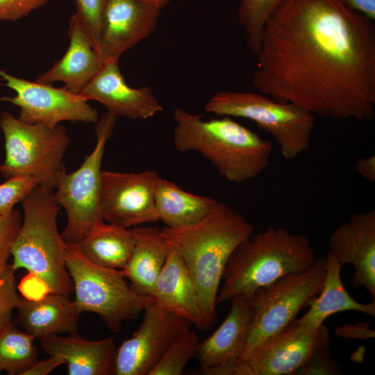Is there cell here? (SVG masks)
<instances>
[{
	"label": "cell",
	"mask_w": 375,
	"mask_h": 375,
	"mask_svg": "<svg viewBox=\"0 0 375 375\" xmlns=\"http://www.w3.org/2000/svg\"><path fill=\"white\" fill-rule=\"evenodd\" d=\"M116 119V116L108 112L99 119L94 150L78 169L62 177L54 192L57 202L67 214V224L61 235L67 243L80 242L103 219L100 205L101 163Z\"/></svg>",
	"instance_id": "30bf717a"
},
{
	"label": "cell",
	"mask_w": 375,
	"mask_h": 375,
	"mask_svg": "<svg viewBox=\"0 0 375 375\" xmlns=\"http://www.w3.org/2000/svg\"><path fill=\"white\" fill-rule=\"evenodd\" d=\"M160 14V10L139 0H106L98 49L101 63L119 60L124 52L148 38Z\"/></svg>",
	"instance_id": "5bb4252c"
},
{
	"label": "cell",
	"mask_w": 375,
	"mask_h": 375,
	"mask_svg": "<svg viewBox=\"0 0 375 375\" xmlns=\"http://www.w3.org/2000/svg\"><path fill=\"white\" fill-rule=\"evenodd\" d=\"M17 322L34 339L77 332L81 313L69 295L47 292L37 298L22 297Z\"/></svg>",
	"instance_id": "44dd1931"
},
{
	"label": "cell",
	"mask_w": 375,
	"mask_h": 375,
	"mask_svg": "<svg viewBox=\"0 0 375 375\" xmlns=\"http://www.w3.org/2000/svg\"><path fill=\"white\" fill-rule=\"evenodd\" d=\"M74 1L76 13L92 44L98 52L101 15L106 0H74Z\"/></svg>",
	"instance_id": "1f68e13d"
},
{
	"label": "cell",
	"mask_w": 375,
	"mask_h": 375,
	"mask_svg": "<svg viewBox=\"0 0 375 375\" xmlns=\"http://www.w3.org/2000/svg\"><path fill=\"white\" fill-rule=\"evenodd\" d=\"M199 337L189 329L177 337L169 346L149 375H180L189 360L194 356Z\"/></svg>",
	"instance_id": "f1b7e54d"
},
{
	"label": "cell",
	"mask_w": 375,
	"mask_h": 375,
	"mask_svg": "<svg viewBox=\"0 0 375 375\" xmlns=\"http://www.w3.org/2000/svg\"><path fill=\"white\" fill-rule=\"evenodd\" d=\"M330 344L329 330L324 326L317 345L294 375H340V366L331 356Z\"/></svg>",
	"instance_id": "f546056e"
},
{
	"label": "cell",
	"mask_w": 375,
	"mask_h": 375,
	"mask_svg": "<svg viewBox=\"0 0 375 375\" xmlns=\"http://www.w3.org/2000/svg\"><path fill=\"white\" fill-rule=\"evenodd\" d=\"M76 244L83 255L92 262L121 271L131 258L134 239L130 228L101 219Z\"/></svg>",
	"instance_id": "d4e9b609"
},
{
	"label": "cell",
	"mask_w": 375,
	"mask_h": 375,
	"mask_svg": "<svg viewBox=\"0 0 375 375\" xmlns=\"http://www.w3.org/2000/svg\"><path fill=\"white\" fill-rule=\"evenodd\" d=\"M204 109L219 116L253 122L271 135L286 160L296 158L310 146L315 115L295 104L279 102L258 92L222 91L212 96Z\"/></svg>",
	"instance_id": "52a82bcc"
},
{
	"label": "cell",
	"mask_w": 375,
	"mask_h": 375,
	"mask_svg": "<svg viewBox=\"0 0 375 375\" xmlns=\"http://www.w3.org/2000/svg\"><path fill=\"white\" fill-rule=\"evenodd\" d=\"M139 1L161 10L166 6H167L172 0H139Z\"/></svg>",
	"instance_id": "ab89813d"
},
{
	"label": "cell",
	"mask_w": 375,
	"mask_h": 375,
	"mask_svg": "<svg viewBox=\"0 0 375 375\" xmlns=\"http://www.w3.org/2000/svg\"><path fill=\"white\" fill-rule=\"evenodd\" d=\"M130 229L134 247L128 262L120 272L129 281L134 292L151 298L171 245L158 226H138Z\"/></svg>",
	"instance_id": "7402d4cb"
},
{
	"label": "cell",
	"mask_w": 375,
	"mask_h": 375,
	"mask_svg": "<svg viewBox=\"0 0 375 375\" xmlns=\"http://www.w3.org/2000/svg\"><path fill=\"white\" fill-rule=\"evenodd\" d=\"M38 185L29 176H15L7 178L0 185V215L11 212L14 206Z\"/></svg>",
	"instance_id": "d6a6232c"
},
{
	"label": "cell",
	"mask_w": 375,
	"mask_h": 375,
	"mask_svg": "<svg viewBox=\"0 0 375 375\" xmlns=\"http://www.w3.org/2000/svg\"><path fill=\"white\" fill-rule=\"evenodd\" d=\"M154 199L158 221L168 227L198 222L209 212L216 201L209 196L188 192L160 176L156 182Z\"/></svg>",
	"instance_id": "484cf974"
},
{
	"label": "cell",
	"mask_w": 375,
	"mask_h": 375,
	"mask_svg": "<svg viewBox=\"0 0 375 375\" xmlns=\"http://www.w3.org/2000/svg\"><path fill=\"white\" fill-rule=\"evenodd\" d=\"M324 326L315 327L295 318L262 343L245 361L251 374H294L312 352Z\"/></svg>",
	"instance_id": "9a60e30c"
},
{
	"label": "cell",
	"mask_w": 375,
	"mask_h": 375,
	"mask_svg": "<svg viewBox=\"0 0 375 375\" xmlns=\"http://www.w3.org/2000/svg\"><path fill=\"white\" fill-rule=\"evenodd\" d=\"M65 262L81 314L94 312L118 333L124 321L137 318L153 301L134 292L120 271L99 266L86 258L77 244L67 242Z\"/></svg>",
	"instance_id": "ba28073f"
},
{
	"label": "cell",
	"mask_w": 375,
	"mask_h": 375,
	"mask_svg": "<svg viewBox=\"0 0 375 375\" xmlns=\"http://www.w3.org/2000/svg\"><path fill=\"white\" fill-rule=\"evenodd\" d=\"M371 322H359L356 324H347L335 328V334L345 339L369 340L374 338L375 332L369 328Z\"/></svg>",
	"instance_id": "d590c367"
},
{
	"label": "cell",
	"mask_w": 375,
	"mask_h": 375,
	"mask_svg": "<svg viewBox=\"0 0 375 375\" xmlns=\"http://www.w3.org/2000/svg\"><path fill=\"white\" fill-rule=\"evenodd\" d=\"M22 219L21 212L15 209L8 213L0 215V269L8 264Z\"/></svg>",
	"instance_id": "836d02e7"
},
{
	"label": "cell",
	"mask_w": 375,
	"mask_h": 375,
	"mask_svg": "<svg viewBox=\"0 0 375 375\" xmlns=\"http://www.w3.org/2000/svg\"><path fill=\"white\" fill-rule=\"evenodd\" d=\"M284 0H241L238 18L253 54L260 49L265 26Z\"/></svg>",
	"instance_id": "83f0119b"
},
{
	"label": "cell",
	"mask_w": 375,
	"mask_h": 375,
	"mask_svg": "<svg viewBox=\"0 0 375 375\" xmlns=\"http://www.w3.org/2000/svg\"><path fill=\"white\" fill-rule=\"evenodd\" d=\"M15 270L7 264L0 269V333L12 322V312L21 301L15 277Z\"/></svg>",
	"instance_id": "4dcf8cb0"
},
{
	"label": "cell",
	"mask_w": 375,
	"mask_h": 375,
	"mask_svg": "<svg viewBox=\"0 0 375 375\" xmlns=\"http://www.w3.org/2000/svg\"><path fill=\"white\" fill-rule=\"evenodd\" d=\"M343 265L328 251L326 258V273L319 295L308 301V312L299 322L319 327L331 315L344 311H358L375 317V300L368 303L357 301L344 288L340 276Z\"/></svg>",
	"instance_id": "cb8c5ba5"
},
{
	"label": "cell",
	"mask_w": 375,
	"mask_h": 375,
	"mask_svg": "<svg viewBox=\"0 0 375 375\" xmlns=\"http://www.w3.org/2000/svg\"><path fill=\"white\" fill-rule=\"evenodd\" d=\"M34 338L12 323L0 333V372L22 375L38 360Z\"/></svg>",
	"instance_id": "4316f807"
},
{
	"label": "cell",
	"mask_w": 375,
	"mask_h": 375,
	"mask_svg": "<svg viewBox=\"0 0 375 375\" xmlns=\"http://www.w3.org/2000/svg\"><path fill=\"white\" fill-rule=\"evenodd\" d=\"M143 312L138 330L116 350L113 374L149 375L171 343L192 324L153 301Z\"/></svg>",
	"instance_id": "7c38bea8"
},
{
	"label": "cell",
	"mask_w": 375,
	"mask_h": 375,
	"mask_svg": "<svg viewBox=\"0 0 375 375\" xmlns=\"http://www.w3.org/2000/svg\"><path fill=\"white\" fill-rule=\"evenodd\" d=\"M0 127L6 150L1 176L32 177L38 185L56 190L67 173L64 157L69 138L65 128L25 123L6 111L0 114Z\"/></svg>",
	"instance_id": "8992f818"
},
{
	"label": "cell",
	"mask_w": 375,
	"mask_h": 375,
	"mask_svg": "<svg viewBox=\"0 0 375 375\" xmlns=\"http://www.w3.org/2000/svg\"><path fill=\"white\" fill-rule=\"evenodd\" d=\"M151 298L162 308L195 326L198 324L199 309L193 281L183 259L172 246L155 283Z\"/></svg>",
	"instance_id": "603a6c76"
},
{
	"label": "cell",
	"mask_w": 375,
	"mask_h": 375,
	"mask_svg": "<svg viewBox=\"0 0 375 375\" xmlns=\"http://www.w3.org/2000/svg\"><path fill=\"white\" fill-rule=\"evenodd\" d=\"M0 77L6 86L16 92L14 97H3L0 100L18 106L17 118L23 122L53 126L63 121L97 123L99 119L97 110L88 101L64 87L56 88L50 84L29 81L2 69Z\"/></svg>",
	"instance_id": "8fae6325"
},
{
	"label": "cell",
	"mask_w": 375,
	"mask_h": 375,
	"mask_svg": "<svg viewBox=\"0 0 375 375\" xmlns=\"http://www.w3.org/2000/svg\"><path fill=\"white\" fill-rule=\"evenodd\" d=\"M160 228L193 281L199 309L196 326L208 330L217 319V298L226 263L236 247L254 233V226L238 211L216 199L198 222Z\"/></svg>",
	"instance_id": "7a4b0ae2"
},
{
	"label": "cell",
	"mask_w": 375,
	"mask_h": 375,
	"mask_svg": "<svg viewBox=\"0 0 375 375\" xmlns=\"http://www.w3.org/2000/svg\"><path fill=\"white\" fill-rule=\"evenodd\" d=\"M173 144L180 152L196 151L225 179L243 183L259 176L269 165L270 140L231 117L204 119L203 115L176 108Z\"/></svg>",
	"instance_id": "3957f363"
},
{
	"label": "cell",
	"mask_w": 375,
	"mask_h": 375,
	"mask_svg": "<svg viewBox=\"0 0 375 375\" xmlns=\"http://www.w3.org/2000/svg\"><path fill=\"white\" fill-rule=\"evenodd\" d=\"M47 354L60 359L69 375H110L114 374L116 353L112 337L89 340L77 332L68 336L53 335L40 340Z\"/></svg>",
	"instance_id": "d6986e66"
},
{
	"label": "cell",
	"mask_w": 375,
	"mask_h": 375,
	"mask_svg": "<svg viewBox=\"0 0 375 375\" xmlns=\"http://www.w3.org/2000/svg\"><path fill=\"white\" fill-rule=\"evenodd\" d=\"M23 219L14 242L11 264L28 271L47 292H74L65 262L67 242L58 229L60 206L53 190L37 185L21 201Z\"/></svg>",
	"instance_id": "5b68a950"
},
{
	"label": "cell",
	"mask_w": 375,
	"mask_h": 375,
	"mask_svg": "<svg viewBox=\"0 0 375 375\" xmlns=\"http://www.w3.org/2000/svg\"><path fill=\"white\" fill-rule=\"evenodd\" d=\"M316 258L309 238L269 226L240 243L224 269L217 304L238 295L251 297L278 278L308 269Z\"/></svg>",
	"instance_id": "277c9868"
},
{
	"label": "cell",
	"mask_w": 375,
	"mask_h": 375,
	"mask_svg": "<svg viewBox=\"0 0 375 375\" xmlns=\"http://www.w3.org/2000/svg\"><path fill=\"white\" fill-rule=\"evenodd\" d=\"M119 60L103 62L99 72L81 91L87 101L103 105L107 112L131 120L147 119L163 111V107L149 86L132 88L124 78Z\"/></svg>",
	"instance_id": "2e32d148"
},
{
	"label": "cell",
	"mask_w": 375,
	"mask_h": 375,
	"mask_svg": "<svg viewBox=\"0 0 375 375\" xmlns=\"http://www.w3.org/2000/svg\"><path fill=\"white\" fill-rule=\"evenodd\" d=\"M63 365L62 360L56 356H50L45 360L37 361L31 367L25 371L22 375H47L55 368Z\"/></svg>",
	"instance_id": "8d00e7d4"
},
{
	"label": "cell",
	"mask_w": 375,
	"mask_h": 375,
	"mask_svg": "<svg viewBox=\"0 0 375 375\" xmlns=\"http://www.w3.org/2000/svg\"><path fill=\"white\" fill-rule=\"evenodd\" d=\"M153 170L124 173L102 170L101 212L106 222L126 228L158 221Z\"/></svg>",
	"instance_id": "4fadbf2b"
},
{
	"label": "cell",
	"mask_w": 375,
	"mask_h": 375,
	"mask_svg": "<svg viewBox=\"0 0 375 375\" xmlns=\"http://www.w3.org/2000/svg\"><path fill=\"white\" fill-rule=\"evenodd\" d=\"M228 314L206 340L199 342L194 356L201 372L241 360L251 324L253 308L250 297H233Z\"/></svg>",
	"instance_id": "ac0fdd59"
},
{
	"label": "cell",
	"mask_w": 375,
	"mask_h": 375,
	"mask_svg": "<svg viewBox=\"0 0 375 375\" xmlns=\"http://www.w3.org/2000/svg\"><path fill=\"white\" fill-rule=\"evenodd\" d=\"M349 8L372 21L375 19V0H342Z\"/></svg>",
	"instance_id": "f35d334b"
},
{
	"label": "cell",
	"mask_w": 375,
	"mask_h": 375,
	"mask_svg": "<svg viewBox=\"0 0 375 375\" xmlns=\"http://www.w3.org/2000/svg\"><path fill=\"white\" fill-rule=\"evenodd\" d=\"M48 1L49 0H0V22L19 20Z\"/></svg>",
	"instance_id": "e575fe53"
},
{
	"label": "cell",
	"mask_w": 375,
	"mask_h": 375,
	"mask_svg": "<svg viewBox=\"0 0 375 375\" xmlns=\"http://www.w3.org/2000/svg\"><path fill=\"white\" fill-rule=\"evenodd\" d=\"M356 172L369 182L375 181V156L358 159L354 166Z\"/></svg>",
	"instance_id": "74e56055"
},
{
	"label": "cell",
	"mask_w": 375,
	"mask_h": 375,
	"mask_svg": "<svg viewBox=\"0 0 375 375\" xmlns=\"http://www.w3.org/2000/svg\"><path fill=\"white\" fill-rule=\"evenodd\" d=\"M325 273L326 258L319 257L308 269L286 274L250 297L253 315L242 361L287 326L308 301L319 294Z\"/></svg>",
	"instance_id": "9c48e42d"
},
{
	"label": "cell",
	"mask_w": 375,
	"mask_h": 375,
	"mask_svg": "<svg viewBox=\"0 0 375 375\" xmlns=\"http://www.w3.org/2000/svg\"><path fill=\"white\" fill-rule=\"evenodd\" d=\"M329 250L342 265L354 267V288L362 286L375 300V211L353 215L328 240Z\"/></svg>",
	"instance_id": "e0dca14e"
},
{
	"label": "cell",
	"mask_w": 375,
	"mask_h": 375,
	"mask_svg": "<svg viewBox=\"0 0 375 375\" xmlns=\"http://www.w3.org/2000/svg\"><path fill=\"white\" fill-rule=\"evenodd\" d=\"M68 35L69 44L65 55L35 81L50 85L62 82L67 90L78 95L99 72L102 63L76 12L69 20Z\"/></svg>",
	"instance_id": "ffe728a7"
},
{
	"label": "cell",
	"mask_w": 375,
	"mask_h": 375,
	"mask_svg": "<svg viewBox=\"0 0 375 375\" xmlns=\"http://www.w3.org/2000/svg\"><path fill=\"white\" fill-rule=\"evenodd\" d=\"M257 92L326 118L375 114V27L342 0H284L267 22Z\"/></svg>",
	"instance_id": "6da1fadb"
}]
</instances>
